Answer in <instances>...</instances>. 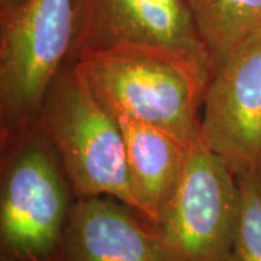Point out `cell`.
Here are the masks:
<instances>
[{
    "label": "cell",
    "instance_id": "8",
    "mask_svg": "<svg viewBox=\"0 0 261 261\" xmlns=\"http://www.w3.org/2000/svg\"><path fill=\"white\" fill-rule=\"evenodd\" d=\"M58 261H161L152 229L123 202L75 199Z\"/></svg>",
    "mask_w": 261,
    "mask_h": 261
},
{
    "label": "cell",
    "instance_id": "2",
    "mask_svg": "<svg viewBox=\"0 0 261 261\" xmlns=\"http://www.w3.org/2000/svg\"><path fill=\"white\" fill-rule=\"evenodd\" d=\"M35 123L56 149L75 199L108 196L135 211L119 119L73 65L58 71Z\"/></svg>",
    "mask_w": 261,
    "mask_h": 261
},
{
    "label": "cell",
    "instance_id": "11",
    "mask_svg": "<svg viewBox=\"0 0 261 261\" xmlns=\"http://www.w3.org/2000/svg\"><path fill=\"white\" fill-rule=\"evenodd\" d=\"M240 209L228 261H261V176H237Z\"/></svg>",
    "mask_w": 261,
    "mask_h": 261
},
{
    "label": "cell",
    "instance_id": "3",
    "mask_svg": "<svg viewBox=\"0 0 261 261\" xmlns=\"http://www.w3.org/2000/svg\"><path fill=\"white\" fill-rule=\"evenodd\" d=\"M67 64L96 54L157 57L187 70L202 87L214 63L189 0H74Z\"/></svg>",
    "mask_w": 261,
    "mask_h": 261
},
{
    "label": "cell",
    "instance_id": "9",
    "mask_svg": "<svg viewBox=\"0 0 261 261\" xmlns=\"http://www.w3.org/2000/svg\"><path fill=\"white\" fill-rule=\"evenodd\" d=\"M118 119L125 140L135 212L152 226L159 222L183 174L190 147L151 125L128 118Z\"/></svg>",
    "mask_w": 261,
    "mask_h": 261
},
{
    "label": "cell",
    "instance_id": "7",
    "mask_svg": "<svg viewBox=\"0 0 261 261\" xmlns=\"http://www.w3.org/2000/svg\"><path fill=\"white\" fill-rule=\"evenodd\" d=\"M202 140L235 176H261V31L233 48L211 75Z\"/></svg>",
    "mask_w": 261,
    "mask_h": 261
},
{
    "label": "cell",
    "instance_id": "10",
    "mask_svg": "<svg viewBox=\"0 0 261 261\" xmlns=\"http://www.w3.org/2000/svg\"><path fill=\"white\" fill-rule=\"evenodd\" d=\"M214 70L247 38L261 31V0H189Z\"/></svg>",
    "mask_w": 261,
    "mask_h": 261
},
{
    "label": "cell",
    "instance_id": "5",
    "mask_svg": "<svg viewBox=\"0 0 261 261\" xmlns=\"http://www.w3.org/2000/svg\"><path fill=\"white\" fill-rule=\"evenodd\" d=\"M73 67L115 116L159 128L186 147L202 140L205 87L176 63L148 56L96 54Z\"/></svg>",
    "mask_w": 261,
    "mask_h": 261
},
{
    "label": "cell",
    "instance_id": "4",
    "mask_svg": "<svg viewBox=\"0 0 261 261\" xmlns=\"http://www.w3.org/2000/svg\"><path fill=\"white\" fill-rule=\"evenodd\" d=\"M74 0H20L0 12L2 144L37 122L74 39Z\"/></svg>",
    "mask_w": 261,
    "mask_h": 261
},
{
    "label": "cell",
    "instance_id": "12",
    "mask_svg": "<svg viewBox=\"0 0 261 261\" xmlns=\"http://www.w3.org/2000/svg\"><path fill=\"white\" fill-rule=\"evenodd\" d=\"M20 0H0V12L2 10H6L12 8V6H15L16 3H19Z\"/></svg>",
    "mask_w": 261,
    "mask_h": 261
},
{
    "label": "cell",
    "instance_id": "6",
    "mask_svg": "<svg viewBox=\"0 0 261 261\" xmlns=\"http://www.w3.org/2000/svg\"><path fill=\"white\" fill-rule=\"evenodd\" d=\"M240 209L237 176L200 140L160 216L149 225L161 261H228Z\"/></svg>",
    "mask_w": 261,
    "mask_h": 261
},
{
    "label": "cell",
    "instance_id": "1",
    "mask_svg": "<svg viewBox=\"0 0 261 261\" xmlns=\"http://www.w3.org/2000/svg\"><path fill=\"white\" fill-rule=\"evenodd\" d=\"M2 147V261H58L75 195L56 149L37 123Z\"/></svg>",
    "mask_w": 261,
    "mask_h": 261
}]
</instances>
